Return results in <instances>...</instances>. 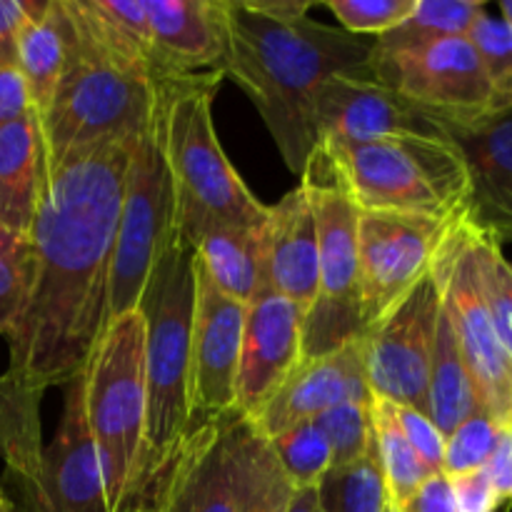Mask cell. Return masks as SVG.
<instances>
[{
  "label": "cell",
  "instance_id": "3957f363",
  "mask_svg": "<svg viewBox=\"0 0 512 512\" xmlns=\"http://www.w3.org/2000/svg\"><path fill=\"white\" fill-rule=\"evenodd\" d=\"M195 250L173 243L140 298L145 320V423L130 493L120 512H158L170 470L190 430V323Z\"/></svg>",
  "mask_w": 512,
  "mask_h": 512
},
{
  "label": "cell",
  "instance_id": "8d00e7d4",
  "mask_svg": "<svg viewBox=\"0 0 512 512\" xmlns=\"http://www.w3.org/2000/svg\"><path fill=\"white\" fill-rule=\"evenodd\" d=\"M505 428H500L490 415L475 413L465 423H460L453 433L445 438V455H443V473L448 478L473 470H483L498 445L500 435Z\"/></svg>",
  "mask_w": 512,
  "mask_h": 512
},
{
  "label": "cell",
  "instance_id": "74e56055",
  "mask_svg": "<svg viewBox=\"0 0 512 512\" xmlns=\"http://www.w3.org/2000/svg\"><path fill=\"white\" fill-rule=\"evenodd\" d=\"M415 5L418 0H330L328 10L348 33L380 38L405 23Z\"/></svg>",
  "mask_w": 512,
  "mask_h": 512
},
{
  "label": "cell",
  "instance_id": "7402d4cb",
  "mask_svg": "<svg viewBox=\"0 0 512 512\" xmlns=\"http://www.w3.org/2000/svg\"><path fill=\"white\" fill-rule=\"evenodd\" d=\"M238 418L190 430L158 512H238L233 485V425Z\"/></svg>",
  "mask_w": 512,
  "mask_h": 512
},
{
  "label": "cell",
  "instance_id": "ab89813d",
  "mask_svg": "<svg viewBox=\"0 0 512 512\" xmlns=\"http://www.w3.org/2000/svg\"><path fill=\"white\" fill-rule=\"evenodd\" d=\"M450 488L458 512H495L500 508V498L485 470L453 475Z\"/></svg>",
  "mask_w": 512,
  "mask_h": 512
},
{
  "label": "cell",
  "instance_id": "f907efd6",
  "mask_svg": "<svg viewBox=\"0 0 512 512\" xmlns=\"http://www.w3.org/2000/svg\"><path fill=\"white\" fill-rule=\"evenodd\" d=\"M388 512H390V505H388Z\"/></svg>",
  "mask_w": 512,
  "mask_h": 512
},
{
  "label": "cell",
  "instance_id": "e0dca14e",
  "mask_svg": "<svg viewBox=\"0 0 512 512\" xmlns=\"http://www.w3.org/2000/svg\"><path fill=\"white\" fill-rule=\"evenodd\" d=\"M303 320L305 310L273 290L245 305L235 378V410L240 418H255L303 363Z\"/></svg>",
  "mask_w": 512,
  "mask_h": 512
},
{
  "label": "cell",
  "instance_id": "e575fe53",
  "mask_svg": "<svg viewBox=\"0 0 512 512\" xmlns=\"http://www.w3.org/2000/svg\"><path fill=\"white\" fill-rule=\"evenodd\" d=\"M370 400H348V403L325 410L313 420L333 450V468L355 463L368 453L370 443H373Z\"/></svg>",
  "mask_w": 512,
  "mask_h": 512
},
{
  "label": "cell",
  "instance_id": "7c38bea8",
  "mask_svg": "<svg viewBox=\"0 0 512 512\" xmlns=\"http://www.w3.org/2000/svg\"><path fill=\"white\" fill-rule=\"evenodd\" d=\"M458 218V215H455ZM455 218L360 210L358 290L365 330L430 273Z\"/></svg>",
  "mask_w": 512,
  "mask_h": 512
},
{
  "label": "cell",
  "instance_id": "cb8c5ba5",
  "mask_svg": "<svg viewBox=\"0 0 512 512\" xmlns=\"http://www.w3.org/2000/svg\"><path fill=\"white\" fill-rule=\"evenodd\" d=\"M48 178L43 130L35 110L0 125V228L30 235Z\"/></svg>",
  "mask_w": 512,
  "mask_h": 512
},
{
  "label": "cell",
  "instance_id": "7dc6e473",
  "mask_svg": "<svg viewBox=\"0 0 512 512\" xmlns=\"http://www.w3.org/2000/svg\"><path fill=\"white\" fill-rule=\"evenodd\" d=\"M498 10H500V15H503V18L512 25V0H503V3L498 5Z\"/></svg>",
  "mask_w": 512,
  "mask_h": 512
},
{
  "label": "cell",
  "instance_id": "44dd1931",
  "mask_svg": "<svg viewBox=\"0 0 512 512\" xmlns=\"http://www.w3.org/2000/svg\"><path fill=\"white\" fill-rule=\"evenodd\" d=\"M60 10L65 33L78 48L155 88L165 85L145 0H60Z\"/></svg>",
  "mask_w": 512,
  "mask_h": 512
},
{
  "label": "cell",
  "instance_id": "f1b7e54d",
  "mask_svg": "<svg viewBox=\"0 0 512 512\" xmlns=\"http://www.w3.org/2000/svg\"><path fill=\"white\" fill-rule=\"evenodd\" d=\"M483 10L480 0H418L405 23L375 38L373 53H405L445 38H463Z\"/></svg>",
  "mask_w": 512,
  "mask_h": 512
},
{
  "label": "cell",
  "instance_id": "9c48e42d",
  "mask_svg": "<svg viewBox=\"0 0 512 512\" xmlns=\"http://www.w3.org/2000/svg\"><path fill=\"white\" fill-rule=\"evenodd\" d=\"M303 185L318 223V295L303 320V360L335 353L365 335L358 290V213L323 170L305 165Z\"/></svg>",
  "mask_w": 512,
  "mask_h": 512
},
{
  "label": "cell",
  "instance_id": "603a6c76",
  "mask_svg": "<svg viewBox=\"0 0 512 512\" xmlns=\"http://www.w3.org/2000/svg\"><path fill=\"white\" fill-rule=\"evenodd\" d=\"M268 288L308 313L318 295V223L303 183L268 208L265 220Z\"/></svg>",
  "mask_w": 512,
  "mask_h": 512
},
{
  "label": "cell",
  "instance_id": "277c9868",
  "mask_svg": "<svg viewBox=\"0 0 512 512\" xmlns=\"http://www.w3.org/2000/svg\"><path fill=\"white\" fill-rule=\"evenodd\" d=\"M223 75L180 78L158 88V128L175 200V235L193 248L213 228H253L263 205L223 153L213 125V95Z\"/></svg>",
  "mask_w": 512,
  "mask_h": 512
},
{
  "label": "cell",
  "instance_id": "6da1fadb",
  "mask_svg": "<svg viewBox=\"0 0 512 512\" xmlns=\"http://www.w3.org/2000/svg\"><path fill=\"white\" fill-rule=\"evenodd\" d=\"M140 135L100 140L48 165L30 240L35 278L8 335L5 380L40 398L83 375L108 325V288L125 175Z\"/></svg>",
  "mask_w": 512,
  "mask_h": 512
},
{
  "label": "cell",
  "instance_id": "f35d334b",
  "mask_svg": "<svg viewBox=\"0 0 512 512\" xmlns=\"http://www.w3.org/2000/svg\"><path fill=\"white\" fill-rule=\"evenodd\" d=\"M395 420H398L400 430L408 438V443L413 445L415 453L420 455L425 465H428L433 473H443V455H445V438L438 430V425L433 423L428 413L423 410H415L410 405H395L393 403Z\"/></svg>",
  "mask_w": 512,
  "mask_h": 512
},
{
  "label": "cell",
  "instance_id": "c3c4849f",
  "mask_svg": "<svg viewBox=\"0 0 512 512\" xmlns=\"http://www.w3.org/2000/svg\"><path fill=\"white\" fill-rule=\"evenodd\" d=\"M0 512H15L13 503H10V500H8V495H5L3 490H0Z\"/></svg>",
  "mask_w": 512,
  "mask_h": 512
},
{
  "label": "cell",
  "instance_id": "5b68a950",
  "mask_svg": "<svg viewBox=\"0 0 512 512\" xmlns=\"http://www.w3.org/2000/svg\"><path fill=\"white\" fill-rule=\"evenodd\" d=\"M308 165L323 170L358 210L450 220L463 213L468 170L448 138H388L315 145Z\"/></svg>",
  "mask_w": 512,
  "mask_h": 512
},
{
  "label": "cell",
  "instance_id": "d6a6232c",
  "mask_svg": "<svg viewBox=\"0 0 512 512\" xmlns=\"http://www.w3.org/2000/svg\"><path fill=\"white\" fill-rule=\"evenodd\" d=\"M268 443L293 490L318 488L320 480L333 468V450L313 420L293 425Z\"/></svg>",
  "mask_w": 512,
  "mask_h": 512
},
{
  "label": "cell",
  "instance_id": "9a60e30c",
  "mask_svg": "<svg viewBox=\"0 0 512 512\" xmlns=\"http://www.w3.org/2000/svg\"><path fill=\"white\" fill-rule=\"evenodd\" d=\"M28 512H113L85 420L83 375L65 385L55 438L40 453L33 473L18 480Z\"/></svg>",
  "mask_w": 512,
  "mask_h": 512
},
{
  "label": "cell",
  "instance_id": "30bf717a",
  "mask_svg": "<svg viewBox=\"0 0 512 512\" xmlns=\"http://www.w3.org/2000/svg\"><path fill=\"white\" fill-rule=\"evenodd\" d=\"M443 305L473 380L480 410L500 428H512V358L500 343L483 298L478 230L460 213L433 263Z\"/></svg>",
  "mask_w": 512,
  "mask_h": 512
},
{
  "label": "cell",
  "instance_id": "ac0fdd59",
  "mask_svg": "<svg viewBox=\"0 0 512 512\" xmlns=\"http://www.w3.org/2000/svg\"><path fill=\"white\" fill-rule=\"evenodd\" d=\"M468 170L463 215L495 243H512V110L470 125H445Z\"/></svg>",
  "mask_w": 512,
  "mask_h": 512
},
{
  "label": "cell",
  "instance_id": "4dcf8cb0",
  "mask_svg": "<svg viewBox=\"0 0 512 512\" xmlns=\"http://www.w3.org/2000/svg\"><path fill=\"white\" fill-rule=\"evenodd\" d=\"M318 498L323 512H388L390 495L375 440L363 458L328 470L318 485Z\"/></svg>",
  "mask_w": 512,
  "mask_h": 512
},
{
  "label": "cell",
  "instance_id": "f6af8a7d",
  "mask_svg": "<svg viewBox=\"0 0 512 512\" xmlns=\"http://www.w3.org/2000/svg\"><path fill=\"white\" fill-rule=\"evenodd\" d=\"M253 10L260 15H268L273 20H283V23H295V20L308 18L313 0H245Z\"/></svg>",
  "mask_w": 512,
  "mask_h": 512
},
{
  "label": "cell",
  "instance_id": "1f68e13d",
  "mask_svg": "<svg viewBox=\"0 0 512 512\" xmlns=\"http://www.w3.org/2000/svg\"><path fill=\"white\" fill-rule=\"evenodd\" d=\"M468 40L478 53L490 85V115L512 110V25L488 8L478 15Z\"/></svg>",
  "mask_w": 512,
  "mask_h": 512
},
{
  "label": "cell",
  "instance_id": "d590c367",
  "mask_svg": "<svg viewBox=\"0 0 512 512\" xmlns=\"http://www.w3.org/2000/svg\"><path fill=\"white\" fill-rule=\"evenodd\" d=\"M478 263L483 298L500 343L512 358V263L503 255V245L478 230Z\"/></svg>",
  "mask_w": 512,
  "mask_h": 512
},
{
  "label": "cell",
  "instance_id": "60d3db41",
  "mask_svg": "<svg viewBox=\"0 0 512 512\" xmlns=\"http://www.w3.org/2000/svg\"><path fill=\"white\" fill-rule=\"evenodd\" d=\"M38 5L35 0H0V65L18 68V35Z\"/></svg>",
  "mask_w": 512,
  "mask_h": 512
},
{
  "label": "cell",
  "instance_id": "ee69618b",
  "mask_svg": "<svg viewBox=\"0 0 512 512\" xmlns=\"http://www.w3.org/2000/svg\"><path fill=\"white\" fill-rule=\"evenodd\" d=\"M483 470L488 473L500 503L512 500V428L503 430V435H500L498 445H495L493 455H490L488 465Z\"/></svg>",
  "mask_w": 512,
  "mask_h": 512
},
{
  "label": "cell",
  "instance_id": "4fadbf2b",
  "mask_svg": "<svg viewBox=\"0 0 512 512\" xmlns=\"http://www.w3.org/2000/svg\"><path fill=\"white\" fill-rule=\"evenodd\" d=\"M370 73L443 125H470L490 115V85L468 35L405 53H373Z\"/></svg>",
  "mask_w": 512,
  "mask_h": 512
},
{
  "label": "cell",
  "instance_id": "484cf974",
  "mask_svg": "<svg viewBox=\"0 0 512 512\" xmlns=\"http://www.w3.org/2000/svg\"><path fill=\"white\" fill-rule=\"evenodd\" d=\"M233 485L238 512H285L293 495L268 438L245 418L233 425Z\"/></svg>",
  "mask_w": 512,
  "mask_h": 512
},
{
  "label": "cell",
  "instance_id": "ffe728a7",
  "mask_svg": "<svg viewBox=\"0 0 512 512\" xmlns=\"http://www.w3.org/2000/svg\"><path fill=\"white\" fill-rule=\"evenodd\" d=\"M368 375H365L363 338L335 353L303 360L280 385L278 393L265 403L248 423L263 438H275L293 425L315 420L325 410L348 400H370Z\"/></svg>",
  "mask_w": 512,
  "mask_h": 512
},
{
  "label": "cell",
  "instance_id": "4316f807",
  "mask_svg": "<svg viewBox=\"0 0 512 512\" xmlns=\"http://www.w3.org/2000/svg\"><path fill=\"white\" fill-rule=\"evenodd\" d=\"M475 413H483V410H480L478 398H475L468 365H465L453 323H450L448 310L443 305L438 328H435L433 363H430L428 415L438 425L443 438H448L460 423H465Z\"/></svg>",
  "mask_w": 512,
  "mask_h": 512
},
{
  "label": "cell",
  "instance_id": "7bdbcfd3",
  "mask_svg": "<svg viewBox=\"0 0 512 512\" xmlns=\"http://www.w3.org/2000/svg\"><path fill=\"white\" fill-rule=\"evenodd\" d=\"M400 512H458L455 508L453 488L450 478L445 473H435L415 490L413 498L398 508Z\"/></svg>",
  "mask_w": 512,
  "mask_h": 512
},
{
  "label": "cell",
  "instance_id": "681fc988",
  "mask_svg": "<svg viewBox=\"0 0 512 512\" xmlns=\"http://www.w3.org/2000/svg\"><path fill=\"white\" fill-rule=\"evenodd\" d=\"M390 512H400V510H398V508H395V505H393V503H390Z\"/></svg>",
  "mask_w": 512,
  "mask_h": 512
},
{
  "label": "cell",
  "instance_id": "836d02e7",
  "mask_svg": "<svg viewBox=\"0 0 512 512\" xmlns=\"http://www.w3.org/2000/svg\"><path fill=\"white\" fill-rule=\"evenodd\" d=\"M35 278V248L30 235L0 228V335L18 325Z\"/></svg>",
  "mask_w": 512,
  "mask_h": 512
},
{
  "label": "cell",
  "instance_id": "7a4b0ae2",
  "mask_svg": "<svg viewBox=\"0 0 512 512\" xmlns=\"http://www.w3.org/2000/svg\"><path fill=\"white\" fill-rule=\"evenodd\" d=\"M228 3V75L250 95L285 165L303 175L315 145V95L330 78H373L375 38L303 18L283 23L245 0Z\"/></svg>",
  "mask_w": 512,
  "mask_h": 512
},
{
  "label": "cell",
  "instance_id": "5bb4252c",
  "mask_svg": "<svg viewBox=\"0 0 512 512\" xmlns=\"http://www.w3.org/2000/svg\"><path fill=\"white\" fill-rule=\"evenodd\" d=\"M195 298L190 323V430L235 418V378L243 345L245 305L215 288L193 260ZM188 430V433H190Z\"/></svg>",
  "mask_w": 512,
  "mask_h": 512
},
{
  "label": "cell",
  "instance_id": "8992f818",
  "mask_svg": "<svg viewBox=\"0 0 512 512\" xmlns=\"http://www.w3.org/2000/svg\"><path fill=\"white\" fill-rule=\"evenodd\" d=\"M85 420L105 498L120 512L130 493L145 423V320L140 310L108 320L83 370Z\"/></svg>",
  "mask_w": 512,
  "mask_h": 512
},
{
  "label": "cell",
  "instance_id": "f546056e",
  "mask_svg": "<svg viewBox=\"0 0 512 512\" xmlns=\"http://www.w3.org/2000/svg\"><path fill=\"white\" fill-rule=\"evenodd\" d=\"M370 420H373L375 450H378L390 503L395 508H403L413 498L415 490L435 473L420 460V455L403 435L398 420H395L393 403L380 398L370 400Z\"/></svg>",
  "mask_w": 512,
  "mask_h": 512
},
{
  "label": "cell",
  "instance_id": "d6986e66",
  "mask_svg": "<svg viewBox=\"0 0 512 512\" xmlns=\"http://www.w3.org/2000/svg\"><path fill=\"white\" fill-rule=\"evenodd\" d=\"M165 83L228 75L230 25L225 0H145Z\"/></svg>",
  "mask_w": 512,
  "mask_h": 512
},
{
  "label": "cell",
  "instance_id": "8fae6325",
  "mask_svg": "<svg viewBox=\"0 0 512 512\" xmlns=\"http://www.w3.org/2000/svg\"><path fill=\"white\" fill-rule=\"evenodd\" d=\"M443 290L435 270L363 335L365 375L373 398L428 413L430 363Z\"/></svg>",
  "mask_w": 512,
  "mask_h": 512
},
{
  "label": "cell",
  "instance_id": "83f0119b",
  "mask_svg": "<svg viewBox=\"0 0 512 512\" xmlns=\"http://www.w3.org/2000/svg\"><path fill=\"white\" fill-rule=\"evenodd\" d=\"M65 68V28L60 0L38 5L18 35V70L28 85L35 113H43L53 100Z\"/></svg>",
  "mask_w": 512,
  "mask_h": 512
},
{
  "label": "cell",
  "instance_id": "bcb514c9",
  "mask_svg": "<svg viewBox=\"0 0 512 512\" xmlns=\"http://www.w3.org/2000/svg\"><path fill=\"white\" fill-rule=\"evenodd\" d=\"M285 512H323L320 508L318 488H300L293 490L288 500V510Z\"/></svg>",
  "mask_w": 512,
  "mask_h": 512
},
{
  "label": "cell",
  "instance_id": "2e32d148",
  "mask_svg": "<svg viewBox=\"0 0 512 512\" xmlns=\"http://www.w3.org/2000/svg\"><path fill=\"white\" fill-rule=\"evenodd\" d=\"M318 143L445 138V125L413 100L373 78H330L315 95Z\"/></svg>",
  "mask_w": 512,
  "mask_h": 512
},
{
  "label": "cell",
  "instance_id": "d4e9b609",
  "mask_svg": "<svg viewBox=\"0 0 512 512\" xmlns=\"http://www.w3.org/2000/svg\"><path fill=\"white\" fill-rule=\"evenodd\" d=\"M193 250L215 288L228 298L248 305L270 290L265 268V223L253 228H213L200 235Z\"/></svg>",
  "mask_w": 512,
  "mask_h": 512
},
{
  "label": "cell",
  "instance_id": "52a82bcc",
  "mask_svg": "<svg viewBox=\"0 0 512 512\" xmlns=\"http://www.w3.org/2000/svg\"><path fill=\"white\" fill-rule=\"evenodd\" d=\"M155 105L158 88L153 83L120 73L65 33L63 75L50 105L38 115L45 160L58 165L100 140L140 135L153 120Z\"/></svg>",
  "mask_w": 512,
  "mask_h": 512
},
{
  "label": "cell",
  "instance_id": "ba28073f",
  "mask_svg": "<svg viewBox=\"0 0 512 512\" xmlns=\"http://www.w3.org/2000/svg\"><path fill=\"white\" fill-rule=\"evenodd\" d=\"M175 240V200L165 165L158 128V105L153 120L140 133L125 175L110 265L108 320L138 310L150 273L160 255Z\"/></svg>",
  "mask_w": 512,
  "mask_h": 512
},
{
  "label": "cell",
  "instance_id": "b9f144b4",
  "mask_svg": "<svg viewBox=\"0 0 512 512\" xmlns=\"http://www.w3.org/2000/svg\"><path fill=\"white\" fill-rule=\"evenodd\" d=\"M28 85H25L23 73L15 65H0V125L15 123L30 113Z\"/></svg>",
  "mask_w": 512,
  "mask_h": 512
}]
</instances>
